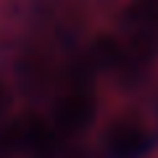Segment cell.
Masks as SVG:
<instances>
[{"label":"cell","mask_w":158,"mask_h":158,"mask_svg":"<svg viewBox=\"0 0 158 158\" xmlns=\"http://www.w3.org/2000/svg\"><path fill=\"white\" fill-rule=\"evenodd\" d=\"M148 145H150V135L137 116L116 118L106 132V148L111 158H137L148 150Z\"/></svg>","instance_id":"1"},{"label":"cell","mask_w":158,"mask_h":158,"mask_svg":"<svg viewBox=\"0 0 158 158\" xmlns=\"http://www.w3.org/2000/svg\"><path fill=\"white\" fill-rule=\"evenodd\" d=\"M103 6H118V3H121V0H100Z\"/></svg>","instance_id":"5"},{"label":"cell","mask_w":158,"mask_h":158,"mask_svg":"<svg viewBox=\"0 0 158 158\" xmlns=\"http://www.w3.org/2000/svg\"><path fill=\"white\" fill-rule=\"evenodd\" d=\"M8 113H11V92L6 85H0V127L6 124Z\"/></svg>","instance_id":"4"},{"label":"cell","mask_w":158,"mask_h":158,"mask_svg":"<svg viewBox=\"0 0 158 158\" xmlns=\"http://www.w3.org/2000/svg\"><path fill=\"white\" fill-rule=\"evenodd\" d=\"M92 118H95V98L85 87L69 90L56 103V124H58V129L69 132V135L87 129L92 124Z\"/></svg>","instance_id":"2"},{"label":"cell","mask_w":158,"mask_h":158,"mask_svg":"<svg viewBox=\"0 0 158 158\" xmlns=\"http://www.w3.org/2000/svg\"><path fill=\"white\" fill-rule=\"evenodd\" d=\"M129 21L140 29H158V0H132Z\"/></svg>","instance_id":"3"}]
</instances>
